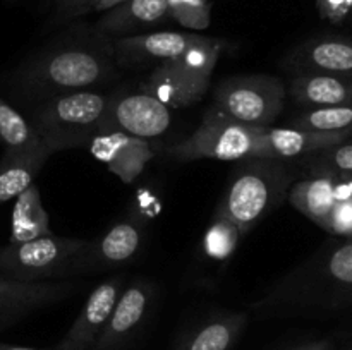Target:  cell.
I'll return each mask as SVG.
<instances>
[{
    "label": "cell",
    "instance_id": "obj_1",
    "mask_svg": "<svg viewBox=\"0 0 352 350\" xmlns=\"http://www.w3.org/2000/svg\"><path fill=\"white\" fill-rule=\"evenodd\" d=\"M112 69L113 48L109 43L64 45L31 60L17 82L31 95L52 98L100 84L112 74Z\"/></svg>",
    "mask_w": 352,
    "mask_h": 350
},
{
    "label": "cell",
    "instance_id": "obj_2",
    "mask_svg": "<svg viewBox=\"0 0 352 350\" xmlns=\"http://www.w3.org/2000/svg\"><path fill=\"white\" fill-rule=\"evenodd\" d=\"M243 161L234 170L226 194L217 206L215 216L230 220L246 235L285 201L294 174L277 158H251Z\"/></svg>",
    "mask_w": 352,
    "mask_h": 350
},
{
    "label": "cell",
    "instance_id": "obj_3",
    "mask_svg": "<svg viewBox=\"0 0 352 350\" xmlns=\"http://www.w3.org/2000/svg\"><path fill=\"white\" fill-rule=\"evenodd\" d=\"M109 98L93 89L48 98L34 113L31 129L54 151L88 146L102 129Z\"/></svg>",
    "mask_w": 352,
    "mask_h": 350
},
{
    "label": "cell",
    "instance_id": "obj_4",
    "mask_svg": "<svg viewBox=\"0 0 352 350\" xmlns=\"http://www.w3.org/2000/svg\"><path fill=\"white\" fill-rule=\"evenodd\" d=\"M222 47L220 40L206 36L181 57L157 64L140 89L160 100L168 108L195 105L208 91Z\"/></svg>",
    "mask_w": 352,
    "mask_h": 350
},
{
    "label": "cell",
    "instance_id": "obj_5",
    "mask_svg": "<svg viewBox=\"0 0 352 350\" xmlns=\"http://www.w3.org/2000/svg\"><path fill=\"white\" fill-rule=\"evenodd\" d=\"M265 129L267 127L244 126L212 106L203 115L198 129L184 141L168 148V154L177 161L268 158L263 141Z\"/></svg>",
    "mask_w": 352,
    "mask_h": 350
},
{
    "label": "cell",
    "instance_id": "obj_6",
    "mask_svg": "<svg viewBox=\"0 0 352 350\" xmlns=\"http://www.w3.org/2000/svg\"><path fill=\"white\" fill-rule=\"evenodd\" d=\"M285 95V84L275 75H234L217 86L213 106L244 126L270 127L284 108Z\"/></svg>",
    "mask_w": 352,
    "mask_h": 350
},
{
    "label": "cell",
    "instance_id": "obj_7",
    "mask_svg": "<svg viewBox=\"0 0 352 350\" xmlns=\"http://www.w3.org/2000/svg\"><path fill=\"white\" fill-rule=\"evenodd\" d=\"M85 239L47 235L0 249V277L19 281H47L69 277L76 254L86 246Z\"/></svg>",
    "mask_w": 352,
    "mask_h": 350
},
{
    "label": "cell",
    "instance_id": "obj_8",
    "mask_svg": "<svg viewBox=\"0 0 352 350\" xmlns=\"http://www.w3.org/2000/svg\"><path fill=\"white\" fill-rule=\"evenodd\" d=\"M172 108L144 91L124 93L109 98L100 130H120L141 139H153L167 132Z\"/></svg>",
    "mask_w": 352,
    "mask_h": 350
},
{
    "label": "cell",
    "instance_id": "obj_9",
    "mask_svg": "<svg viewBox=\"0 0 352 350\" xmlns=\"http://www.w3.org/2000/svg\"><path fill=\"white\" fill-rule=\"evenodd\" d=\"M144 240V225L141 220L129 216L110 226L100 239L88 240L76 254L69 275L103 271L129 263L140 253Z\"/></svg>",
    "mask_w": 352,
    "mask_h": 350
},
{
    "label": "cell",
    "instance_id": "obj_10",
    "mask_svg": "<svg viewBox=\"0 0 352 350\" xmlns=\"http://www.w3.org/2000/svg\"><path fill=\"white\" fill-rule=\"evenodd\" d=\"M153 299L155 288L146 280H134L124 287L93 350H119L126 347L146 321Z\"/></svg>",
    "mask_w": 352,
    "mask_h": 350
},
{
    "label": "cell",
    "instance_id": "obj_11",
    "mask_svg": "<svg viewBox=\"0 0 352 350\" xmlns=\"http://www.w3.org/2000/svg\"><path fill=\"white\" fill-rule=\"evenodd\" d=\"M86 148L126 184H133L155 156L150 141L120 130H98Z\"/></svg>",
    "mask_w": 352,
    "mask_h": 350
},
{
    "label": "cell",
    "instance_id": "obj_12",
    "mask_svg": "<svg viewBox=\"0 0 352 350\" xmlns=\"http://www.w3.org/2000/svg\"><path fill=\"white\" fill-rule=\"evenodd\" d=\"M124 287L120 275L102 281L86 299L69 331L58 342L57 350H93Z\"/></svg>",
    "mask_w": 352,
    "mask_h": 350
},
{
    "label": "cell",
    "instance_id": "obj_13",
    "mask_svg": "<svg viewBox=\"0 0 352 350\" xmlns=\"http://www.w3.org/2000/svg\"><path fill=\"white\" fill-rule=\"evenodd\" d=\"M72 292L71 281H19L0 277V328L36 309L64 301Z\"/></svg>",
    "mask_w": 352,
    "mask_h": 350
},
{
    "label": "cell",
    "instance_id": "obj_14",
    "mask_svg": "<svg viewBox=\"0 0 352 350\" xmlns=\"http://www.w3.org/2000/svg\"><path fill=\"white\" fill-rule=\"evenodd\" d=\"M206 36L196 33H177V31H158L150 34L119 38L113 41V57L119 64L140 65L146 62L170 60L181 57L192 47L201 43Z\"/></svg>",
    "mask_w": 352,
    "mask_h": 350
},
{
    "label": "cell",
    "instance_id": "obj_15",
    "mask_svg": "<svg viewBox=\"0 0 352 350\" xmlns=\"http://www.w3.org/2000/svg\"><path fill=\"white\" fill-rule=\"evenodd\" d=\"M285 62L298 74L352 75V40L344 36L313 38L296 47Z\"/></svg>",
    "mask_w": 352,
    "mask_h": 350
},
{
    "label": "cell",
    "instance_id": "obj_16",
    "mask_svg": "<svg viewBox=\"0 0 352 350\" xmlns=\"http://www.w3.org/2000/svg\"><path fill=\"white\" fill-rule=\"evenodd\" d=\"M54 153V148L40 136L26 146L6 150L0 160V206L34 184V178Z\"/></svg>",
    "mask_w": 352,
    "mask_h": 350
},
{
    "label": "cell",
    "instance_id": "obj_17",
    "mask_svg": "<svg viewBox=\"0 0 352 350\" xmlns=\"http://www.w3.org/2000/svg\"><path fill=\"white\" fill-rule=\"evenodd\" d=\"M352 139V130L344 132H318V130L294 129V127H267L263 134L268 158L313 156L333 146Z\"/></svg>",
    "mask_w": 352,
    "mask_h": 350
},
{
    "label": "cell",
    "instance_id": "obj_18",
    "mask_svg": "<svg viewBox=\"0 0 352 350\" xmlns=\"http://www.w3.org/2000/svg\"><path fill=\"white\" fill-rule=\"evenodd\" d=\"M289 93L309 108L352 105V75L301 72L292 78Z\"/></svg>",
    "mask_w": 352,
    "mask_h": 350
},
{
    "label": "cell",
    "instance_id": "obj_19",
    "mask_svg": "<svg viewBox=\"0 0 352 350\" xmlns=\"http://www.w3.org/2000/svg\"><path fill=\"white\" fill-rule=\"evenodd\" d=\"M337 175L318 174L291 185L287 192L289 202L306 218L325 229L333 206L339 201L337 192Z\"/></svg>",
    "mask_w": 352,
    "mask_h": 350
},
{
    "label": "cell",
    "instance_id": "obj_20",
    "mask_svg": "<svg viewBox=\"0 0 352 350\" xmlns=\"http://www.w3.org/2000/svg\"><path fill=\"white\" fill-rule=\"evenodd\" d=\"M96 24L102 34H124L155 26L168 16L167 0H126L112 9Z\"/></svg>",
    "mask_w": 352,
    "mask_h": 350
},
{
    "label": "cell",
    "instance_id": "obj_21",
    "mask_svg": "<svg viewBox=\"0 0 352 350\" xmlns=\"http://www.w3.org/2000/svg\"><path fill=\"white\" fill-rule=\"evenodd\" d=\"M248 323L246 312H223L206 319L188 333L177 350H230Z\"/></svg>",
    "mask_w": 352,
    "mask_h": 350
},
{
    "label": "cell",
    "instance_id": "obj_22",
    "mask_svg": "<svg viewBox=\"0 0 352 350\" xmlns=\"http://www.w3.org/2000/svg\"><path fill=\"white\" fill-rule=\"evenodd\" d=\"M12 232L9 244L28 242V240L40 239L52 235L50 216L41 202L40 187L31 184L26 191L21 192L14 202L12 211Z\"/></svg>",
    "mask_w": 352,
    "mask_h": 350
},
{
    "label": "cell",
    "instance_id": "obj_23",
    "mask_svg": "<svg viewBox=\"0 0 352 350\" xmlns=\"http://www.w3.org/2000/svg\"><path fill=\"white\" fill-rule=\"evenodd\" d=\"M289 127L318 132H344L352 130V105L309 108L296 117Z\"/></svg>",
    "mask_w": 352,
    "mask_h": 350
},
{
    "label": "cell",
    "instance_id": "obj_24",
    "mask_svg": "<svg viewBox=\"0 0 352 350\" xmlns=\"http://www.w3.org/2000/svg\"><path fill=\"white\" fill-rule=\"evenodd\" d=\"M241 237L243 233L237 229L236 223L223 216H213L212 225L208 226L205 237H203V250L212 259H229L236 250Z\"/></svg>",
    "mask_w": 352,
    "mask_h": 350
},
{
    "label": "cell",
    "instance_id": "obj_25",
    "mask_svg": "<svg viewBox=\"0 0 352 350\" xmlns=\"http://www.w3.org/2000/svg\"><path fill=\"white\" fill-rule=\"evenodd\" d=\"M36 137L30 122L0 98V143L6 146V150L26 146Z\"/></svg>",
    "mask_w": 352,
    "mask_h": 350
},
{
    "label": "cell",
    "instance_id": "obj_26",
    "mask_svg": "<svg viewBox=\"0 0 352 350\" xmlns=\"http://www.w3.org/2000/svg\"><path fill=\"white\" fill-rule=\"evenodd\" d=\"M167 7L168 16L189 30L203 31L212 23L210 0H167Z\"/></svg>",
    "mask_w": 352,
    "mask_h": 350
},
{
    "label": "cell",
    "instance_id": "obj_27",
    "mask_svg": "<svg viewBox=\"0 0 352 350\" xmlns=\"http://www.w3.org/2000/svg\"><path fill=\"white\" fill-rule=\"evenodd\" d=\"M309 165L313 175L332 174L339 177H352V143L347 141L339 146L313 154Z\"/></svg>",
    "mask_w": 352,
    "mask_h": 350
},
{
    "label": "cell",
    "instance_id": "obj_28",
    "mask_svg": "<svg viewBox=\"0 0 352 350\" xmlns=\"http://www.w3.org/2000/svg\"><path fill=\"white\" fill-rule=\"evenodd\" d=\"M327 275L339 285H352V240L330 253Z\"/></svg>",
    "mask_w": 352,
    "mask_h": 350
},
{
    "label": "cell",
    "instance_id": "obj_29",
    "mask_svg": "<svg viewBox=\"0 0 352 350\" xmlns=\"http://www.w3.org/2000/svg\"><path fill=\"white\" fill-rule=\"evenodd\" d=\"M323 230L352 240V198H342L336 202Z\"/></svg>",
    "mask_w": 352,
    "mask_h": 350
},
{
    "label": "cell",
    "instance_id": "obj_30",
    "mask_svg": "<svg viewBox=\"0 0 352 350\" xmlns=\"http://www.w3.org/2000/svg\"><path fill=\"white\" fill-rule=\"evenodd\" d=\"M323 16L330 19H339L352 9V0H318Z\"/></svg>",
    "mask_w": 352,
    "mask_h": 350
},
{
    "label": "cell",
    "instance_id": "obj_31",
    "mask_svg": "<svg viewBox=\"0 0 352 350\" xmlns=\"http://www.w3.org/2000/svg\"><path fill=\"white\" fill-rule=\"evenodd\" d=\"M126 2V0H98V2L93 5L91 10H109L112 9V7L119 5V3Z\"/></svg>",
    "mask_w": 352,
    "mask_h": 350
},
{
    "label": "cell",
    "instance_id": "obj_32",
    "mask_svg": "<svg viewBox=\"0 0 352 350\" xmlns=\"http://www.w3.org/2000/svg\"><path fill=\"white\" fill-rule=\"evenodd\" d=\"M296 350H330V342L329 340H320V342L308 343V345H302Z\"/></svg>",
    "mask_w": 352,
    "mask_h": 350
},
{
    "label": "cell",
    "instance_id": "obj_33",
    "mask_svg": "<svg viewBox=\"0 0 352 350\" xmlns=\"http://www.w3.org/2000/svg\"><path fill=\"white\" fill-rule=\"evenodd\" d=\"M98 2V0H82L81 3H78V5L74 7V14H79V12H88V10L93 9V5Z\"/></svg>",
    "mask_w": 352,
    "mask_h": 350
},
{
    "label": "cell",
    "instance_id": "obj_34",
    "mask_svg": "<svg viewBox=\"0 0 352 350\" xmlns=\"http://www.w3.org/2000/svg\"><path fill=\"white\" fill-rule=\"evenodd\" d=\"M0 350H41V349H31V347L7 345V343H0Z\"/></svg>",
    "mask_w": 352,
    "mask_h": 350
},
{
    "label": "cell",
    "instance_id": "obj_35",
    "mask_svg": "<svg viewBox=\"0 0 352 350\" xmlns=\"http://www.w3.org/2000/svg\"><path fill=\"white\" fill-rule=\"evenodd\" d=\"M57 2H60V3H65V5H71L72 9H74V7L78 5V3H81L82 0H57Z\"/></svg>",
    "mask_w": 352,
    "mask_h": 350
},
{
    "label": "cell",
    "instance_id": "obj_36",
    "mask_svg": "<svg viewBox=\"0 0 352 350\" xmlns=\"http://www.w3.org/2000/svg\"><path fill=\"white\" fill-rule=\"evenodd\" d=\"M7 2H16V0H7Z\"/></svg>",
    "mask_w": 352,
    "mask_h": 350
}]
</instances>
